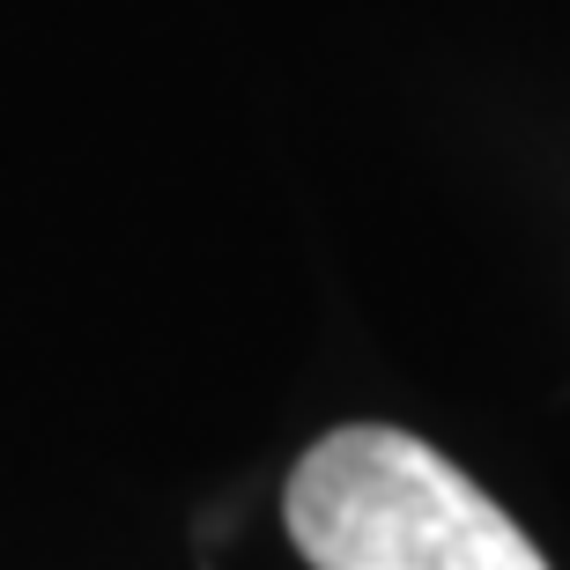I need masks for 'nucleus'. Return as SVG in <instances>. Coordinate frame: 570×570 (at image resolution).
Instances as JSON below:
<instances>
[{
    "label": "nucleus",
    "instance_id": "1",
    "mask_svg": "<svg viewBox=\"0 0 570 570\" xmlns=\"http://www.w3.org/2000/svg\"><path fill=\"white\" fill-rule=\"evenodd\" d=\"M289 541L312 570H549L497 497L407 430H334L282 489Z\"/></svg>",
    "mask_w": 570,
    "mask_h": 570
}]
</instances>
